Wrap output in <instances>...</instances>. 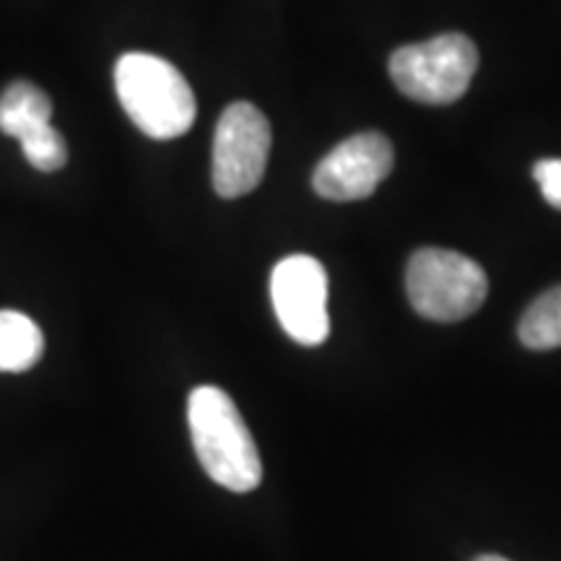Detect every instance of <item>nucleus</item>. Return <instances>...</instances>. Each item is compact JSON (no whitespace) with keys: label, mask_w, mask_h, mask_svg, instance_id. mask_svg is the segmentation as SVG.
<instances>
[{"label":"nucleus","mask_w":561,"mask_h":561,"mask_svg":"<svg viewBox=\"0 0 561 561\" xmlns=\"http://www.w3.org/2000/svg\"><path fill=\"white\" fill-rule=\"evenodd\" d=\"M187 424L203 471L219 486L248 494L263 481V462L240 409L216 385H201L187 398Z\"/></svg>","instance_id":"f257e3e1"},{"label":"nucleus","mask_w":561,"mask_h":561,"mask_svg":"<svg viewBox=\"0 0 561 561\" xmlns=\"http://www.w3.org/2000/svg\"><path fill=\"white\" fill-rule=\"evenodd\" d=\"M115 89L125 115L153 140L185 136L195 123V94L172 62L128 53L115 66Z\"/></svg>","instance_id":"f03ea898"},{"label":"nucleus","mask_w":561,"mask_h":561,"mask_svg":"<svg viewBox=\"0 0 561 561\" xmlns=\"http://www.w3.org/2000/svg\"><path fill=\"white\" fill-rule=\"evenodd\" d=\"M405 291L421 318L460 322L479 312L486 301L489 278L468 255L424 248L413 252L405 268Z\"/></svg>","instance_id":"7ed1b4c3"},{"label":"nucleus","mask_w":561,"mask_h":561,"mask_svg":"<svg viewBox=\"0 0 561 561\" xmlns=\"http://www.w3.org/2000/svg\"><path fill=\"white\" fill-rule=\"evenodd\" d=\"M479 70V50L466 34L405 45L392 53L390 76L401 94L421 104H453L471 87Z\"/></svg>","instance_id":"20e7f679"},{"label":"nucleus","mask_w":561,"mask_h":561,"mask_svg":"<svg viewBox=\"0 0 561 561\" xmlns=\"http://www.w3.org/2000/svg\"><path fill=\"white\" fill-rule=\"evenodd\" d=\"M271 123L255 104L234 102L221 112L214 136V191L242 198L263 182L271 157Z\"/></svg>","instance_id":"39448f33"},{"label":"nucleus","mask_w":561,"mask_h":561,"mask_svg":"<svg viewBox=\"0 0 561 561\" xmlns=\"http://www.w3.org/2000/svg\"><path fill=\"white\" fill-rule=\"evenodd\" d=\"M271 299L276 318L299 346H322L331 335L328 273L312 255L284 257L271 273Z\"/></svg>","instance_id":"423d86ee"},{"label":"nucleus","mask_w":561,"mask_h":561,"mask_svg":"<svg viewBox=\"0 0 561 561\" xmlns=\"http://www.w3.org/2000/svg\"><path fill=\"white\" fill-rule=\"evenodd\" d=\"M392 161L396 153L388 136L375 130L356 133L314 167L312 187L325 201H364L388 178Z\"/></svg>","instance_id":"0eeeda50"},{"label":"nucleus","mask_w":561,"mask_h":561,"mask_svg":"<svg viewBox=\"0 0 561 561\" xmlns=\"http://www.w3.org/2000/svg\"><path fill=\"white\" fill-rule=\"evenodd\" d=\"M45 354V335L26 314L0 310V371H26Z\"/></svg>","instance_id":"6e6552de"},{"label":"nucleus","mask_w":561,"mask_h":561,"mask_svg":"<svg viewBox=\"0 0 561 561\" xmlns=\"http://www.w3.org/2000/svg\"><path fill=\"white\" fill-rule=\"evenodd\" d=\"M53 117V102L45 91L30 81H16L0 94V130L11 138L47 125Z\"/></svg>","instance_id":"1a4fd4ad"},{"label":"nucleus","mask_w":561,"mask_h":561,"mask_svg":"<svg viewBox=\"0 0 561 561\" xmlns=\"http://www.w3.org/2000/svg\"><path fill=\"white\" fill-rule=\"evenodd\" d=\"M520 343L530 351H551L561 346V286L546 291L525 310L517 325Z\"/></svg>","instance_id":"9d476101"},{"label":"nucleus","mask_w":561,"mask_h":561,"mask_svg":"<svg viewBox=\"0 0 561 561\" xmlns=\"http://www.w3.org/2000/svg\"><path fill=\"white\" fill-rule=\"evenodd\" d=\"M19 144L26 161H30L34 170L58 172L60 167H66L68 161L66 138H62L50 123L39 125V128L30 130L26 136H21Z\"/></svg>","instance_id":"9b49d317"},{"label":"nucleus","mask_w":561,"mask_h":561,"mask_svg":"<svg viewBox=\"0 0 561 561\" xmlns=\"http://www.w3.org/2000/svg\"><path fill=\"white\" fill-rule=\"evenodd\" d=\"M533 180L541 187L543 201L561 210V159H541L533 167Z\"/></svg>","instance_id":"f8f14e48"},{"label":"nucleus","mask_w":561,"mask_h":561,"mask_svg":"<svg viewBox=\"0 0 561 561\" xmlns=\"http://www.w3.org/2000/svg\"><path fill=\"white\" fill-rule=\"evenodd\" d=\"M473 561H510V559H504V557H496V553H483V557L473 559Z\"/></svg>","instance_id":"ddd939ff"}]
</instances>
